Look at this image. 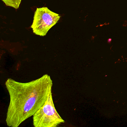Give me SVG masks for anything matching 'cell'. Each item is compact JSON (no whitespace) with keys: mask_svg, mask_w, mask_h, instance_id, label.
<instances>
[{"mask_svg":"<svg viewBox=\"0 0 127 127\" xmlns=\"http://www.w3.org/2000/svg\"><path fill=\"white\" fill-rule=\"evenodd\" d=\"M7 6L18 9L22 0H2Z\"/></svg>","mask_w":127,"mask_h":127,"instance_id":"277c9868","label":"cell"},{"mask_svg":"<svg viewBox=\"0 0 127 127\" xmlns=\"http://www.w3.org/2000/svg\"><path fill=\"white\" fill-rule=\"evenodd\" d=\"M60 18L59 14L50 11L47 7L37 8L35 12L31 26L33 33L39 36H45L58 23Z\"/></svg>","mask_w":127,"mask_h":127,"instance_id":"3957f363","label":"cell"},{"mask_svg":"<svg viewBox=\"0 0 127 127\" xmlns=\"http://www.w3.org/2000/svg\"><path fill=\"white\" fill-rule=\"evenodd\" d=\"M32 119L34 127H56L65 122L55 107L52 91L44 105L33 115Z\"/></svg>","mask_w":127,"mask_h":127,"instance_id":"7a4b0ae2","label":"cell"},{"mask_svg":"<svg viewBox=\"0 0 127 127\" xmlns=\"http://www.w3.org/2000/svg\"><path fill=\"white\" fill-rule=\"evenodd\" d=\"M53 85L51 77L47 74L27 82L7 79L5 85L10 102L6 119L7 125L18 127L33 116L47 101Z\"/></svg>","mask_w":127,"mask_h":127,"instance_id":"6da1fadb","label":"cell"}]
</instances>
